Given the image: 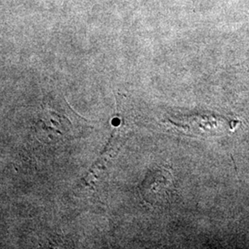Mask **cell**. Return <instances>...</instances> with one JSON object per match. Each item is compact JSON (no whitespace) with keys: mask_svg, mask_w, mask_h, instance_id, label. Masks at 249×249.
Wrapping results in <instances>:
<instances>
[{"mask_svg":"<svg viewBox=\"0 0 249 249\" xmlns=\"http://www.w3.org/2000/svg\"><path fill=\"white\" fill-rule=\"evenodd\" d=\"M117 119L118 121L116 123V128L114 129V132L110 138L109 143L107 144L106 151L102 153L99 160L89 170V174L84 179V184L87 187L92 186L98 180L102 173L107 169V165L111 160L116 157L119 149L124 143V138L129 129V125L121 117H117Z\"/></svg>","mask_w":249,"mask_h":249,"instance_id":"obj_1","label":"cell"},{"mask_svg":"<svg viewBox=\"0 0 249 249\" xmlns=\"http://www.w3.org/2000/svg\"><path fill=\"white\" fill-rule=\"evenodd\" d=\"M172 184V176L167 170L159 168L150 172L142 187V196L148 202L158 203L166 196L169 186Z\"/></svg>","mask_w":249,"mask_h":249,"instance_id":"obj_2","label":"cell"}]
</instances>
